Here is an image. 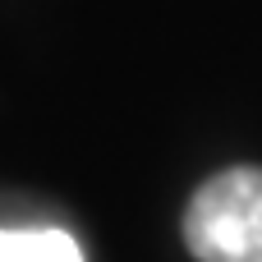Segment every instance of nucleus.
Returning a JSON list of instances; mask_svg holds the SVG:
<instances>
[{
  "instance_id": "nucleus-1",
  "label": "nucleus",
  "mask_w": 262,
  "mask_h": 262,
  "mask_svg": "<svg viewBox=\"0 0 262 262\" xmlns=\"http://www.w3.org/2000/svg\"><path fill=\"white\" fill-rule=\"evenodd\" d=\"M184 244L198 262H262V170L235 166L212 175L189 212Z\"/></svg>"
},
{
  "instance_id": "nucleus-2",
  "label": "nucleus",
  "mask_w": 262,
  "mask_h": 262,
  "mask_svg": "<svg viewBox=\"0 0 262 262\" xmlns=\"http://www.w3.org/2000/svg\"><path fill=\"white\" fill-rule=\"evenodd\" d=\"M0 262H83L64 230H0Z\"/></svg>"
}]
</instances>
